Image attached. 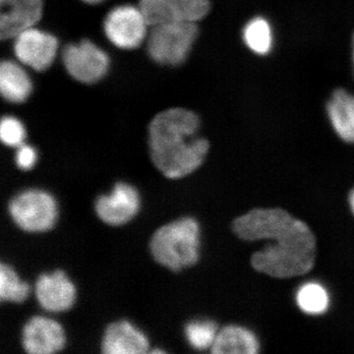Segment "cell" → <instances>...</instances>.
I'll use <instances>...</instances> for the list:
<instances>
[{
	"label": "cell",
	"mask_w": 354,
	"mask_h": 354,
	"mask_svg": "<svg viewBox=\"0 0 354 354\" xmlns=\"http://www.w3.org/2000/svg\"><path fill=\"white\" fill-rule=\"evenodd\" d=\"M14 53L21 64L36 71H44L55 62L58 39L35 27L25 30L14 38Z\"/></svg>",
	"instance_id": "obj_10"
},
{
	"label": "cell",
	"mask_w": 354,
	"mask_h": 354,
	"mask_svg": "<svg viewBox=\"0 0 354 354\" xmlns=\"http://www.w3.org/2000/svg\"><path fill=\"white\" fill-rule=\"evenodd\" d=\"M316 258V239L304 221L298 220L265 248L254 253L256 271L276 279H291L311 271Z\"/></svg>",
	"instance_id": "obj_2"
},
{
	"label": "cell",
	"mask_w": 354,
	"mask_h": 354,
	"mask_svg": "<svg viewBox=\"0 0 354 354\" xmlns=\"http://www.w3.org/2000/svg\"><path fill=\"white\" fill-rule=\"evenodd\" d=\"M31 293V286L22 281L10 265H0V299L2 302L23 304Z\"/></svg>",
	"instance_id": "obj_19"
},
{
	"label": "cell",
	"mask_w": 354,
	"mask_h": 354,
	"mask_svg": "<svg viewBox=\"0 0 354 354\" xmlns=\"http://www.w3.org/2000/svg\"><path fill=\"white\" fill-rule=\"evenodd\" d=\"M31 78L21 65L4 60L0 65V92L6 102L22 104L32 94Z\"/></svg>",
	"instance_id": "obj_17"
},
{
	"label": "cell",
	"mask_w": 354,
	"mask_h": 354,
	"mask_svg": "<svg viewBox=\"0 0 354 354\" xmlns=\"http://www.w3.org/2000/svg\"><path fill=\"white\" fill-rule=\"evenodd\" d=\"M218 325L208 319H195L184 327V335L191 348L195 351L212 348L218 335Z\"/></svg>",
	"instance_id": "obj_21"
},
{
	"label": "cell",
	"mask_w": 354,
	"mask_h": 354,
	"mask_svg": "<svg viewBox=\"0 0 354 354\" xmlns=\"http://www.w3.org/2000/svg\"><path fill=\"white\" fill-rule=\"evenodd\" d=\"M297 220L283 209H255L239 216L232 230L244 241H270L290 230Z\"/></svg>",
	"instance_id": "obj_6"
},
{
	"label": "cell",
	"mask_w": 354,
	"mask_h": 354,
	"mask_svg": "<svg viewBox=\"0 0 354 354\" xmlns=\"http://www.w3.org/2000/svg\"><path fill=\"white\" fill-rule=\"evenodd\" d=\"M201 227L191 216L162 225L150 239V252L158 265L178 272L196 265L200 259Z\"/></svg>",
	"instance_id": "obj_3"
},
{
	"label": "cell",
	"mask_w": 354,
	"mask_h": 354,
	"mask_svg": "<svg viewBox=\"0 0 354 354\" xmlns=\"http://www.w3.org/2000/svg\"><path fill=\"white\" fill-rule=\"evenodd\" d=\"M176 20L197 23L204 19L211 9V0H171Z\"/></svg>",
	"instance_id": "obj_23"
},
{
	"label": "cell",
	"mask_w": 354,
	"mask_h": 354,
	"mask_svg": "<svg viewBox=\"0 0 354 354\" xmlns=\"http://www.w3.org/2000/svg\"><path fill=\"white\" fill-rule=\"evenodd\" d=\"M244 43L249 50L259 55H268L272 46V28L263 17H255L243 30Z\"/></svg>",
	"instance_id": "obj_20"
},
{
	"label": "cell",
	"mask_w": 354,
	"mask_h": 354,
	"mask_svg": "<svg viewBox=\"0 0 354 354\" xmlns=\"http://www.w3.org/2000/svg\"><path fill=\"white\" fill-rule=\"evenodd\" d=\"M327 113L339 138L354 144V95L337 88L328 102Z\"/></svg>",
	"instance_id": "obj_15"
},
{
	"label": "cell",
	"mask_w": 354,
	"mask_h": 354,
	"mask_svg": "<svg viewBox=\"0 0 354 354\" xmlns=\"http://www.w3.org/2000/svg\"><path fill=\"white\" fill-rule=\"evenodd\" d=\"M353 62H354V37H353Z\"/></svg>",
	"instance_id": "obj_29"
},
{
	"label": "cell",
	"mask_w": 354,
	"mask_h": 354,
	"mask_svg": "<svg viewBox=\"0 0 354 354\" xmlns=\"http://www.w3.org/2000/svg\"><path fill=\"white\" fill-rule=\"evenodd\" d=\"M62 60L69 75L84 84L97 82L109 68V55L88 39L65 46Z\"/></svg>",
	"instance_id": "obj_7"
},
{
	"label": "cell",
	"mask_w": 354,
	"mask_h": 354,
	"mask_svg": "<svg viewBox=\"0 0 354 354\" xmlns=\"http://www.w3.org/2000/svg\"><path fill=\"white\" fill-rule=\"evenodd\" d=\"M38 160V153L34 147L23 144L17 148L15 162L18 169L23 171H31Z\"/></svg>",
	"instance_id": "obj_25"
},
{
	"label": "cell",
	"mask_w": 354,
	"mask_h": 354,
	"mask_svg": "<svg viewBox=\"0 0 354 354\" xmlns=\"http://www.w3.org/2000/svg\"><path fill=\"white\" fill-rule=\"evenodd\" d=\"M0 138L4 145L11 148H18L25 142L24 125L13 116H4L0 124Z\"/></svg>",
	"instance_id": "obj_24"
},
{
	"label": "cell",
	"mask_w": 354,
	"mask_h": 354,
	"mask_svg": "<svg viewBox=\"0 0 354 354\" xmlns=\"http://www.w3.org/2000/svg\"><path fill=\"white\" fill-rule=\"evenodd\" d=\"M139 9L149 27H157L176 20L171 0H140Z\"/></svg>",
	"instance_id": "obj_22"
},
{
	"label": "cell",
	"mask_w": 354,
	"mask_h": 354,
	"mask_svg": "<svg viewBox=\"0 0 354 354\" xmlns=\"http://www.w3.org/2000/svg\"><path fill=\"white\" fill-rule=\"evenodd\" d=\"M141 197L137 188L128 183H116L109 194L95 199V211L97 218L111 227L127 225L138 215Z\"/></svg>",
	"instance_id": "obj_9"
},
{
	"label": "cell",
	"mask_w": 354,
	"mask_h": 354,
	"mask_svg": "<svg viewBox=\"0 0 354 354\" xmlns=\"http://www.w3.org/2000/svg\"><path fill=\"white\" fill-rule=\"evenodd\" d=\"M0 38L2 41L34 27L43 15V0H0Z\"/></svg>",
	"instance_id": "obj_13"
},
{
	"label": "cell",
	"mask_w": 354,
	"mask_h": 354,
	"mask_svg": "<svg viewBox=\"0 0 354 354\" xmlns=\"http://www.w3.org/2000/svg\"><path fill=\"white\" fill-rule=\"evenodd\" d=\"M199 116L181 108L158 113L149 125L153 165L169 179H181L197 171L208 155V140L198 137Z\"/></svg>",
	"instance_id": "obj_1"
},
{
	"label": "cell",
	"mask_w": 354,
	"mask_h": 354,
	"mask_svg": "<svg viewBox=\"0 0 354 354\" xmlns=\"http://www.w3.org/2000/svg\"><path fill=\"white\" fill-rule=\"evenodd\" d=\"M151 353H165V351H162V349H153V351H150Z\"/></svg>",
	"instance_id": "obj_28"
},
{
	"label": "cell",
	"mask_w": 354,
	"mask_h": 354,
	"mask_svg": "<svg viewBox=\"0 0 354 354\" xmlns=\"http://www.w3.org/2000/svg\"><path fill=\"white\" fill-rule=\"evenodd\" d=\"M84 2L88 4H97L100 2L104 1V0H83Z\"/></svg>",
	"instance_id": "obj_27"
},
{
	"label": "cell",
	"mask_w": 354,
	"mask_h": 354,
	"mask_svg": "<svg viewBox=\"0 0 354 354\" xmlns=\"http://www.w3.org/2000/svg\"><path fill=\"white\" fill-rule=\"evenodd\" d=\"M37 301L46 311L60 313L68 311L76 302L77 290L64 270L39 274L35 283Z\"/></svg>",
	"instance_id": "obj_11"
},
{
	"label": "cell",
	"mask_w": 354,
	"mask_h": 354,
	"mask_svg": "<svg viewBox=\"0 0 354 354\" xmlns=\"http://www.w3.org/2000/svg\"><path fill=\"white\" fill-rule=\"evenodd\" d=\"M297 306L309 315H321L330 307V295L325 286L316 281H309L298 288Z\"/></svg>",
	"instance_id": "obj_18"
},
{
	"label": "cell",
	"mask_w": 354,
	"mask_h": 354,
	"mask_svg": "<svg viewBox=\"0 0 354 354\" xmlns=\"http://www.w3.org/2000/svg\"><path fill=\"white\" fill-rule=\"evenodd\" d=\"M349 206H351V212L354 215V188L351 190V194H349Z\"/></svg>",
	"instance_id": "obj_26"
},
{
	"label": "cell",
	"mask_w": 354,
	"mask_h": 354,
	"mask_svg": "<svg viewBox=\"0 0 354 354\" xmlns=\"http://www.w3.org/2000/svg\"><path fill=\"white\" fill-rule=\"evenodd\" d=\"M23 348L30 354H53L64 351L66 335L57 321L44 316L31 317L21 337Z\"/></svg>",
	"instance_id": "obj_12"
},
{
	"label": "cell",
	"mask_w": 354,
	"mask_h": 354,
	"mask_svg": "<svg viewBox=\"0 0 354 354\" xmlns=\"http://www.w3.org/2000/svg\"><path fill=\"white\" fill-rule=\"evenodd\" d=\"M11 220L23 232L44 234L55 227L58 205L48 191L30 188L21 191L8 203Z\"/></svg>",
	"instance_id": "obj_5"
},
{
	"label": "cell",
	"mask_w": 354,
	"mask_h": 354,
	"mask_svg": "<svg viewBox=\"0 0 354 354\" xmlns=\"http://www.w3.org/2000/svg\"><path fill=\"white\" fill-rule=\"evenodd\" d=\"M260 342L250 330L230 325L218 330L211 351L215 354H256Z\"/></svg>",
	"instance_id": "obj_16"
},
{
	"label": "cell",
	"mask_w": 354,
	"mask_h": 354,
	"mask_svg": "<svg viewBox=\"0 0 354 354\" xmlns=\"http://www.w3.org/2000/svg\"><path fill=\"white\" fill-rule=\"evenodd\" d=\"M147 24L139 7H115L104 19V30L106 38L116 48L134 50L147 37Z\"/></svg>",
	"instance_id": "obj_8"
},
{
	"label": "cell",
	"mask_w": 354,
	"mask_h": 354,
	"mask_svg": "<svg viewBox=\"0 0 354 354\" xmlns=\"http://www.w3.org/2000/svg\"><path fill=\"white\" fill-rule=\"evenodd\" d=\"M198 32L197 23L180 20L153 27L147 44L149 55L158 64L179 66L187 59Z\"/></svg>",
	"instance_id": "obj_4"
},
{
	"label": "cell",
	"mask_w": 354,
	"mask_h": 354,
	"mask_svg": "<svg viewBox=\"0 0 354 354\" xmlns=\"http://www.w3.org/2000/svg\"><path fill=\"white\" fill-rule=\"evenodd\" d=\"M101 349L106 354H142L150 353L147 335L127 320L109 324L102 335Z\"/></svg>",
	"instance_id": "obj_14"
}]
</instances>
